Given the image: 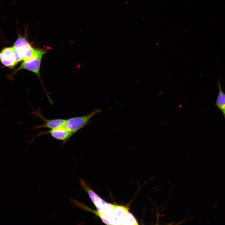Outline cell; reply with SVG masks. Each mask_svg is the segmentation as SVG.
I'll return each mask as SVG.
<instances>
[{"instance_id": "6da1fadb", "label": "cell", "mask_w": 225, "mask_h": 225, "mask_svg": "<svg viewBox=\"0 0 225 225\" xmlns=\"http://www.w3.org/2000/svg\"><path fill=\"white\" fill-rule=\"evenodd\" d=\"M12 47L18 63L22 60L28 61L40 55H44L46 53L33 48L26 37L20 34L18 35V38Z\"/></svg>"}, {"instance_id": "7a4b0ae2", "label": "cell", "mask_w": 225, "mask_h": 225, "mask_svg": "<svg viewBox=\"0 0 225 225\" xmlns=\"http://www.w3.org/2000/svg\"><path fill=\"white\" fill-rule=\"evenodd\" d=\"M101 111V110L99 109H96L88 115L67 119L64 126L73 135L87 126L90 122L92 118Z\"/></svg>"}, {"instance_id": "3957f363", "label": "cell", "mask_w": 225, "mask_h": 225, "mask_svg": "<svg viewBox=\"0 0 225 225\" xmlns=\"http://www.w3.org/2000/svg\"><path fill=\"white\" fill-rule=\"evenodd\" d=\"M0 61L4 66L10 68L17 64L12 46L4 48L0 51Z\"/></svg>"}, {"instance_id": "277c9868", "label": "cell", "mask_w": 225, "mask_h": 225, "mask_svg": "<svg viewBox=\"0 0 225 225\" xmlns=\"http://www.w3.org/2000/svg\"><path fill=\"white\" fill-rule=\"evenodd\" d=\"M35 116L40 118L45 122V123L41 125L36 126L34 128L38 129L41 128H47L50 129L64 126L67 119H48L45 118L42 115L39 110L33 112Z\"/></svg>"}, {"instance_id": "5b68a950", "label": "cell", "mask_w": 225, "mask_h": 225, "mask_svg": "<svg viewBox=\"0 0 225 225\" xmlns=\"http://www.w3.org/2000/svg\"><path fill=\"white\" fill-rule=\"evenodd\" d=\"M43 55L41 54L31 59L24 61L17 71L22 69L27 70L33 72L39 77L41 61Z\"/></svg>"}, {"instance_id": "8992f818", "label": "cell", "mask_w": 225, "mask_h": 225, "mask_svg": "<svg viewBox=\"0 0 225 225\" xmlns=\"http://www.w3.org/2000/svg\"><path fill=\"white\" fill-rule=\"evenodd\" d=\"M79 181L81 187L88 194L98 210L100 212L106 202L93 191L83 179H80Z\"/></svg>"}, {"instance_id": "52a82bcc", "label": "cell", "mask_w": 225, "mask_h": 225, "mask_svg": "<svg viewBox=\"0 0 225 225\" xmlns=\"http://www.w3.org/2000/svg\"><path fill=\"white\" fill-rule=\"evenodd\" d=\"M46 133H50L55 139L63 141L64 144L72 136L71 132L64 126L50 129L41 135Z\"/></svg>"}, {"instance_id": "ba28073f", "label": "cell", "mask_w": 225, "mask_h": 225, "mask_svg": "<svg viewBox=\"0 0 225 225\" xmlns=\"http://www.w3.org/2000/svg\"><path fill=\"white\" fill-rule=\"evenodd\" d=\"M70 200L75 206L84 210L93 212L99 217L102 222L105 224L107 225H111L109 222V216L101 213L98 210L96 211L92 210L76 200L71 199Z\"/></svg>"}, {"instance_id": "9c48e42d", "label": "cell", "mask_w": 225, "mask_h": 225, "mask_svg": "<svg viewBox=\"0 0 225 225\" xmlns=\"http://www.w3.org/2000/svg\"><path fill=\"white\" fill-rule=\"evenodd\" d=\"M218 93L215 103V105L221 111L225 118V93L222 88L220 82L218 81Z\"/></svg>"}, {"instance_id": "30bf717a", "label": "cell", "mask_w": 225, "mask_h": 225, "mask_svg": "<svg viewBox=\"0 0 225 225\" xmlns=\"http://www.w3.org/2000/svg\"><path fill=\"white\" fill-rule=\"evenodd\" d=\"M128 210L129 208L127 207L117 205H116L113 214L121 222L122 219L128 211Z\"/></svg>"}, {"instance_id": "8fae6325", "label": "cell", "mask_w": 225, "mask_h": 225, "mask_svg": "<svg viewBox=\"0 0 225 225\" xmlns=\"http://www.w3.org/2000/svg\"><path fill=\"white\" fill-rule=\"evenodd\" d=\"M138 222L134 216L128 211L122 219L121 225H138Z\"/></svg>"}, {"instance_id": "7c38bea8", "label": "cell", "mask_w": 225, "mask_h": 225, "mask_svg": "<svg viewBox=\"0 0 225 225\" xmlns=\"http://www.w3.org/2000/svg\"><path fill=\"white\" fill-rule=\"evenodd\" d=\"M116 205L106 202L100 212L108 216L114 214Z\"/></svg>"}]
</instances>
